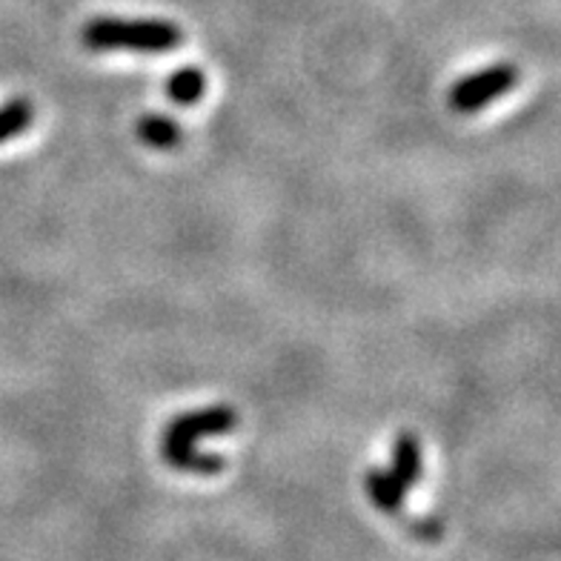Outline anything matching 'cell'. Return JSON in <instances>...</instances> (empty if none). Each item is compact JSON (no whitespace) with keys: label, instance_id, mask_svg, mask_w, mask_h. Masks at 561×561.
Returning <instances> with one entry per match:
<instances>
[{"label":"cell","instance_id":"6da1fadb","mask_svg":"<svg viewBox=\"0 0 561 561\" xmlns=\"http://www.w3.org/2000/svg\"><path fill=\"white\" fill-rule=\"evenodd\" d=\"M236 410L227 404L204 407V410H193V413L178 415L175 421L167 424L163 430L161 453L163 461L175 470L195 476H213L224 470V458L213 456V453L198 450V438L204 436H224L236 427Z\"/></svg>","mask_w":561,"mask_h":561},{"label":"cell","instance_id":"ba28073f","mask_svg":"<svg viewBox=\"0 0 561 561\" xmlns=\"http://www.w3.org/2000/svg\"><path fill=\"white\" fill-rule=\"evenodd\" d=\"M32 124V104L30 101H9L7 106H0V144L9 138L21 135L26 126Z\"/></svg>","mask_w":561,"mask_h":561},{"label":"cell","instance_id":"7a4b0ae2","mask_svg":"<svg viewBox=\"0 0 561 561\" xmlns=\"http://www.w3.org/2000/svg\"><path fill=\"white\" fill-rule=\"evenodd\" d=\"M184 32L172 21L158 18H92L83 26L89 49H133V53L163 55L181 46Z\"/></svg>","mask_w":561,"mask_h":561},{"label":"cell","instance_id":"52a82bcc","mask_svg":"<svg viewBox=\"0 0 561 561\" xmlns=\"http://www.w3.org/2000/svg\"><path fill=\"white\" fill-rule=\"evenodd\" d=\"M138 138L152 149H172L181 144L184 133H181V126L175 124L167 115H144L138 121Z\"/></svg>","mask_w":561,"mask_h":561},{"label":"cell","instance_id":"5b68a950","mask_svg":"<svg viewBox=\"0 0 561 561\" xmlns=\"http://www.w3.org/2000/svg\"><path fill=\"white\" fill-rule=\"evenodd\" d=\"M367 493L378 510H385L390 516H401L404 513L407 490L401 488L399 481L392 479L387 470H369L367 473Z\"/></svg>","mask_w":561,"mask_h":561},{"label":"cell","instance_id":"277c9868","mask_svg":"<svg viewBox=\"0 0 561 561\" xmlns=\"http://www.w3.org/2000/svg\"><path fill=\"white\" fill-rule=\"evenodd\" d=\"M392 479L410 490L421 479V447L413 433H399L392 444Z\"/></svg>","mask_w":561,"mask_h":561},{"label":"cell","instance_id":"8992f818","mask_svg":"<svg viewBox=\"0 0 561 561\" xmlns=\"http://www.w3.org/2000/svg\"><path fill=\"white\" fill-rule=\"evenodd\" d=\"M204 89H207V78L198 67H181L167 81V98L181 106H193L204 98Z\"/></svg>","mask_w":561,"mask_h":561},{"label":"cell","instance_id":"3957f363","mask_svg":"<svg viewBox=\"0 0 561 561\" xmlns=\"http://www.w3.org/2000/svg\"><path fill=\"white\" fill-rule=\"evenodd\" d=\"M518 69L510 64H495V67L481 69V72L461 78L450 89V106L461 115L479 112L481 106L493 104L495 98H502L510 87H516Z\"/></svg>","mask_w":561,"mask_h":561}]
</instances>
